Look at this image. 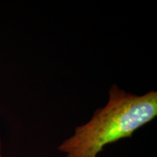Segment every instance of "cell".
Here are the masks:
<instances>
[{"label": "cell", "mask_w": 157, "mask_h": 157, "mask_svg": "<svg viewBox=\"0 0 157 157\" xmlns=\"http://www.w3.org/2000/svg\"><path fill=\"white\" fill-rule=\"evenodd\" d=\"M156 116L157 92L137 95L113 84L106 105L98 109L89 121L76 127L58 150L67 157H97L106 145L132 137Z\"/></svg>", "instance_id": "cell-1"}, {"label": "cell", "mask_w": 157, "mask_h": 157, "mask_svg": "<svg viewBox=\"0 0 157 157\" xmlns=\"http://www.w3.org/2000/svg\"><path fill=\"white\" fill-rule=\"evenodd\" d=\"M0 157H1V142H0Z\"/></svg>", "instance_id": "cell-2"}]
</instances>
